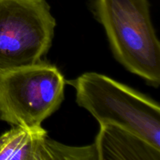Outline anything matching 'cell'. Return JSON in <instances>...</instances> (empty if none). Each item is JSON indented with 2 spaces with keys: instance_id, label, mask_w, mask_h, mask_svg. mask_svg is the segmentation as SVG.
<instances>
[{
  "instance_id": "7a4b0ae2",
  "label": "cell",
  "mask_w": 160,
  "mask_h": 160,
  "mask_svg": "<svg viewBox=\"0 0 160 160\" xmlns=\"http://www.w3.org/2000/svg\"><path fill=\"white\" fill-rule=\"evenodd\" d=\"M66 83L74 88L76 102L100 124L117 125L160 149L159 102L132 88L95 72Z\"/></svg>"
},
{
  "instance_id": "5b68a950",
  "label": "cell",
  "mask_w": 160,
  "mask_h": 160,
  "mask_svg": "<svg viewBox=\"0 0 160 160\" xmlns=\"http://www.w3.org/2000/svg\"><path fill=\"white\" fill-rule=\"evenodd\" d=\"M98 160H159L160 149L117 125L100 124L95 138Z\"/></svg>"
},
{
  "instance_id": "3957f363",
  "label": "cell",
  "mask_w": 160,
  "mask_h": 160,
  "mask_svg": "<svg viewBox=\"0 0 160 160\" xmlns=\"http://www.w3.org/2000/svg\"><path fill=\"white\" fill-rule=\"evenodd\" d=\"M66 81L55 65L40 61L0 74V120L35 128L59 109Z\"/></svg>"
},
{
  "instance_id": "8992f818",
  "label": "cell",
  "mask_w": 160,
  "mask_h": 160,
  "mask_svg": "<svg viewBox=\"0 0 160 160\" xmlns=\"http://www.w3.org/2000/svg\"><path fill=\"white\" fill-rule=\"evenodd\" d=\"M52 141L42 126H14L0 135V160H52Z\"/></svg>"
},
{
  "instance_id": "277c9868",
  "label": "cell",
  "mask_w": 160,
  "mask_h": 160,
  "mask_svg": "<svg viewBox=\"0 0 160 160\" xmlns=\"http://www.w3.org/2000/svg\"><path fill=\"white\" fill-rule=\"evenodd\" d=\"M56 26L46 0H0V74L42 61Z\"/></svg>"
},
{
  "instance_id": "6da1fadb",
  "label": "cell",
  "mask_w": 160,
  "mask_h": 160,
  "mask_svg": "<svg viewBox=\"0 0 160 160\" xmlns=\"http://www.w3.org/2000/svg\"><path fill=\"white\" fill-rule=\"evenodd\" d=\"M102 25L114 58L150 86L160 85V42L148 0H90Z\"/></svg>"
}]
</instances>
